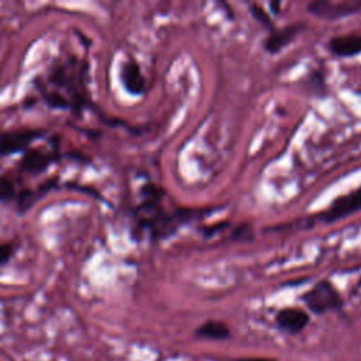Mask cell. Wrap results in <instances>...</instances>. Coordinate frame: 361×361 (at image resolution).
<instances>
[{
	"label": "cell",
	"mask_w": 361,
	"mask_h": 361,
	"mask_svg": "<svg viewBox=\"0 0 361 361\" xmlns=\"http://www.w3.org/2000/svg\"><path fill=\"white\" fill-rule=\"evenodd\" d=\"M86 63L72 56L65 62L55 63L47 73V82L54 87L51 92H59V89L68 92L71 109L80 110L86 103Z\"/></svg>",
	"instance_id": "cell-1"
},
{
	"label": "cell",
	"mask_w": 361,
	"mask_h": 361,
	"mask_svg": "<svg viewBox=\"0 0 361 361\" xmlns=\"http://www.w3.org/2000/svg\"><path fill=\"white\" fill-rule=\"evenodd\" d=\"M302 300L313 313L317 314L340 309L343 305L341 296L329 281L317 282L310 290H307L302 296Z\"/></svg>",
	"instance_id": "cell-2"
},
{
	"label": "cell",
	"mask_w": 361,
	"mask_h": 361,
	"mask_svg": "<svg viewBox=\"0 0 361 361\" xmlns=\"http://www.w3.org/2000/svg\"><path fill=\"white\" fill-rule=\"evenodd\" d=\"M361 8L360 0H343V1H327L317 0L307 6L310 14L323 20H337L358 13Z\"/></svg>",
	"instance_id": "cell-3"
},
{
	"label": "cell",
	"mask_w": 361,
	"mask_h": 361,
	"mask_svg": "<svg viewBox=\"0 0 361 361\" xmlns=\"http://www.w3.org/2000/svg\"><path fill=\"white\" fill-rule=\"evenodd\" d=\"M45 134L41 128H20L0 133V157L27 151L28 145Z\"/></svg>",
	"instance_id": "cell-4"
},
{
	"label": "cell",
	"mask_w": 361,
	"mask_h": 361,
	"mask_svg": "<svg viewBox=\"0 0 361 361\" xmlns=\"http://www.w3.org/2000/svg\"><path fill=\"white\" fill-rule=\"evenodd\" d=\"M360 209H361V188L336 199L333 204L322 214V219L326 223L336 221Z\"/></svg>",
	"instance_id": "cell-5"
},
{
	"label": "cell",
	"mask_w": 361,
	"mask_h": 361,
	"mask_svg": "<svg viewBox=\"0 0 361 361\" xmlns=\"http://www.w3.org/2000/svg\"><path fill=\"white\" fill-rule=\"evenodd\" d=\"M56 154L44 151L41 148H28L20 161V169L27 173L38 175L44 172L54 161H56Z\"/></svg>",
	"instance_id": "cell-6"
},
{
	"label": "cell",
	"mask_w": 361,
	"mask_h": 361,
	"mask_svg": "<svg viewBox=\"0 0 361 361\" xmlns=\"http://www.w3.org/2000/svg\"><path fill=\"white\" fill-rule=\"evenodd\" d=\"M309 323V314L298 307H285L276 314V324L281 330L298 334Z\"/></svg>",
	"instance_id": "cell-7"
},
{
	"label": "cell",
	"mask_w": 361,
	"mask_h": 361,
	"mask_svg": "<svg viewBox=\"0 0 361 361\" xmlns=\"http://www.w3.org/2000/svg\"><path fill=\"white\" fill-rule=\"evenodd\" d=\"M121 82L124 89L131 94H141L145 90L144 75L141 73L138 63L133 59H128L123 63Z\"/></svg>",
	"instance_id": "cell-8"
},
{
	"label": "cell",
	"mask_w": 361,
	"mask_h": 361,
	"mask_svg": "<svg viewBox=\"0 0 361 361\" xmlns=\"http://www.w3.org/2000/svg\"><path fill=\"white\" fill-rule=\"evenodd\" d=\"M302 27H303L302 24H292L285 28L274 31L264 41V48L271 54L279 52L281 49H283L286 45H289L295 39V37L299 34Z\"/></svg>",
	"instance_id": "cell-9"
},
{
	"label": "cell",
	"mask_w": 361,
	"mask_h": 361,
	"mask_svg": "<svg viewBox=\"0 0 361 361\" xmlns=\"http://www.w3.org/2000/svg\"><path fill=\"white\" fill-rule=\"evenodd\" d=\"M329 49L337 56H353L361 52V35H338L329 41Z\"/></svg>",
	"instance_id": "cell-10"
},
{
	"label": "cell",
	"mask_w": 361,
	"mask_h": 361,
	"mask_svg": "<svg viewBox=\"0 0 361 361\" xmlns=\"http://www.w3.org/2000/svg\"><path fill=\"white\" fill-rule=\"evenodd\" d=\"M195 334L202 338H210V340H224L230 337V330L223 322L217 320H207L200 327L196 329Z\"/></svg>",
	"instance_id": "cell-11"
},
{
	"label": "cell",
	"mask_w": 361,
	"mask_h": 361,
	"mask_svg": "<svg viewBox=\"0 0 361 361\" xmlns=\"http://www.w3.org/2000/svg\"><path fill=\"white\" fill-rule=\"evenodd\" d=\"M17 195L14 180L7 175L0 176V202H10L17 197Z\"/></svg>",
	"instance_id": "cell-12"
},
{
	"label": "cell",
	"mask_w": 361,
	"mask_h": 361,
	"mask_svg": "<svg viewBox=\"0 0 361 361\" xmlns=\"http://www.w3.org/2000/svg\"><path fill=\"white\" fill-rule=\"evenodd\" d=\"M17 241H7L0 244V267L11 259V257L17 251Z\"/></svg>",
	"instance_id": "cell-13"
},
{
	"label": "cell",
	"mask_w": 361,
	"mask_h": 361,
	"mask_svg": "<svg viewBox=\"0 0 361 361\" xmlns=\"http://www.w3.org/2000/svg\"><path fill=\"white\" fill-rule=\"evenodd\" d=\"M309 82V87L314 92H323L324 89V76L322 73V71H314L310 73V78L307 79Z\"/></svg>",
	"instance_id": "cell-14"
},
{
	"label": "cell",
	"mask_w": 361,
	"mask_h": 361,
	"mask_svg": "<svg viewBox=\"0 0 361 361\" xmlns=\"http://www.w3.org/2000/svg\"><path fill=\"white\" fill-rule=\"evenodd\" d=\"M251 11H252V16H254L258 21H261L264 25L272 27L269 17L265 14V11H264L261 7H258V6H251Z\"/></svg>",
	"instance_id": "cell-15"
},
{
	"label": "cell",
	"mask_w": 361,
	"mask_h": 361,
	"mask_svg": "<svg viewBox=\"0 0 361 361\" xmlns=\"http://www.w3.org/2000/svg\"><path fill=\"white\" fill-rule=\"evenodd\" d=\"M234 361H275L271 358H240V360H234Z\"/></svg>",
	"instance_id": "cell-16"
},
{
	"label": "cell",
	"mask_w": 361,
	"mask_h": 361,
	"mask_svg": "<svg viewBox=\"0 0 361 361\" xmlns=\"http://www.w3.org/2000/svg\"><path fill=\"white\" fill-rule=\"evenodd\" d=\"M360 286H361V282H360Z\"/></svg>",
	"instance_id": "cell-17"
}]
</instances>
